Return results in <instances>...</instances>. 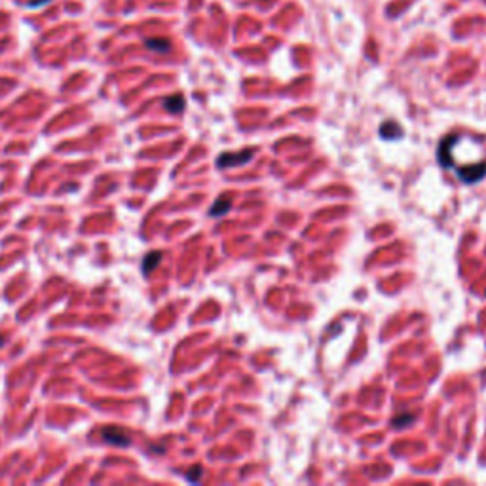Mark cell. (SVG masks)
Listing matches in <instances>:
<instances>
[{
    "label": "cell",
    "instance_id": "6da1fadb",
    "mask_svg": "<svg viewBox=\"0 0 486 486\" xmlns=\"http://www.w3.org/2000/svg\"><path fill=\"white\" fill-rule=\"evenodd\" d=\"M458 177H460V180L467 182V184L478 182L480 179H484L486 177V162H480V164H469V165H465L463 169H458Z\"/></svg>",
    "mask_w": 486,
    "mask_h": 486
},
{
    "label": "cell",
    "instance_id": "7a4b0ae2",
    "mask_svg": "<svg viewBox=\"0 0 486 486\" xmlns=\"http://www.w3.org/2000/svg\"><path fill=\"white\" fill-rule=\"evenodd\" d=\"M460 141V137H456V135H452V137H447L445 141L441 142L439 147V162L443 167H454V152H452V149H454V144Z\"/></svg>",
    "mask_w": 486,
    "mask_h": 486
},
{
    "label": "cell",
    "instance_id": "3957f363",
    "mask_svg": "<svg viewBox=\"0 0 486 486\" xmlns=\"http://www.w3.org/2000/svg\"><path fill=\"white\" fill-rule=\"evenodd\" d=\"M253 158L251 150H243L239 154H232V152H226L217 160V165L220 169H226V167H232V165H243L245 162H249Z\"/></svg>",
    "mask_w": 486,
    "mask_h": 486
},
{
    "label": "cell",
    "instance_id": "277c9868",
    "mask_svg": "<svg viewBox=\"0 0 486 486\" xmlns=\"http://www.w3.org/2000/svg\"><path fill=\"white\" fill-rule=\"evenodd\" d=\"M103 439L105 443L116 445V447H129V435L126 431H122L120 427H107L103 429Z\"/></svg>",
    "mask_w": 486,
    "mask_h": 486
},
{
    "label": "cell",
    "instance_id": "5b68a950",
    "mask_svg": "<svg viewBox=\"0 0 486 486\" xmlns=\"http://www.w3.org/2000/svg\"><path fill=\"white\" fill-rule=\"evenodd\" d=\"M160 262H162V253L160 251L149 253V255L144 257V260H142V272H144V274H150L154 268H158Z\"/></svg>",
    "mask_w": 486,
    "mask_h": 486
},
{
    "label": "cell",
    "instance_id": "8992f818",
    "mask_svg": "<svg viewBox=\"0 0 486 486\" xmlns=\"http://www.w3.org/2000/svg\"><path fill=\"white\" fill-rule=\"evenodd\" d=\"M401 133H403V129H401L395 122H385V124H382V127H380V135H382L384 139H399Z\"/></svg>",
    "mask_w": 486,
    "mask_h": 486
},
{
    "label": "cell",
    "instance_id": "52a82bcc",
    "mask_svg": "<svg viewBox=\"0 0 486 486\" xmlns=\"http://www.w3.org/2000/svg\"><path fill=\"white\" fill-rule=\"evenodd\" d=\"M164 107H165V110H169V112H173V114L182 112V109H184V97H182V95H171V97L165 99Z\"/></svg>",
    "mask_w": 486,
    "mask_h": 486
},
{
    "label": "cell",
    "instance_id": "ba28073f",
    "mask_svg": "<svg viewBox=\"0 0 486 486\" xmlns=\"http://www.w3.org/2000/svg\"><path fill=\"white\" fill-rule=\"evenodd\" d=\"M230 207H232V202H230V200H226V198H220L219 202H215V205L211 207L209 215H211V217H220V215H226V213L230 211Z\"/></svg>",
    "mask_w": 486,
    "mask_h": 486
},
{
    "label": "cell",
    "instance_id": "9c48e42d",
    "mask_svg": "<svg viewBox=\"0 0 486 486\" xmlns=\"http://www.w3.org/2000/svg\"><path fill=\"white\" fill-rule=\"evenodd\" d=\"M147 47H150V50H154V52H158V54H165V52H169V42L164 38H149L147 42Z\"/></svg>",
    "mask_w": 486,
    "mask_h": 486
},
{
    "label": "cell",
    "instance_id": "30bf717a",
    "mask_svg": "<svg viewBox=\"0 0 486 486\" xmlns=\"http://www.w3.org/2000/svg\"><path fill=\"white\" fill-rule=\"evenodd\" d=\"M416 418L414 414H401L397 418H393V427H403V425H410Z\"/></svg>",
    "mask_w": 486,
    "mask_h": 486
},
{
    "label": "cell",
    "instance_id": "8fae6325",
    "mask_svg": "<svg viewBox=\"0 0 486 486\" xmlns=\"http://www.w3.org/2000/svg\"><path fill=\"white\" fill-rule=\"evenodd\" d=\"M200 477H202V467H200V465H194V467L190 469L188 475H186V478H188L190 482H198Z\"/></svg>",
    "mask_w": 486,
    "mask_h": 486
},
{
    "label": "cell",
    "instance_id": "7c38bea8",
    "mask_svg": "<svg viewBox=\"0 0 486 486\" xmlns=\"http://www.w3.org/2000/svg\"><path fill=\"white\" fill-rule=\"evenodd\" d=\"M42 2H50V0H31V6H38Z\"/></svg>",
    "mask_w": 486,
    "mask_h": 486
},
{
    "label": "cell",
    "instance_id": "4fadbf2b",
    "mask_svg": "<svg viewBox=\"0 0 486 486\" xmlns=\"http://www.w3.org/2000/svg\"><path fill=\"white\" fill-rule=\"evenodd\" d=\"M0 344H4V338H0Z\"/></svg>",
    "mask_w": 486,
    "mask_h": 486
}]
</instances>
